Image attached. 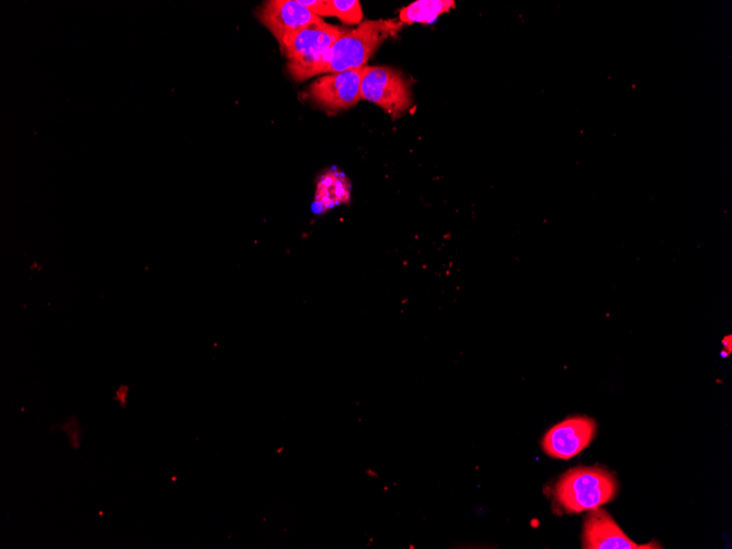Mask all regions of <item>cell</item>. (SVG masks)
Instances as JSON below:
<instances>
[{
    "label": "cell",
    "mask_w": 732,
    "mask_h": 549,
    "mask_svg": "<svg viewBox=\"0 0 732 549\" xmlns=\"http://www.w3.org/2000/svg\"><path fill=\"white\" fill-rule=\"evenodd\" d=\"M260 22L276 39L302 27L323 24L322 18L310 12L299 0H270L258 11Z\"/></svg>",
    "instance_id": "ba28073f"
},
{
    "label": "cell",
    "mask_w": 732,
    "mask_h": 549,
    "mask_svg": "<svg viewBox=\"0 0 732 549\" xmlns=\"http://www.w3.org/2000/svg\"><path fill=\"white\" fill-rule=\"evenodd\" d=\"M596 424L588 416H571L553 425L545 434L544 451L557 459H570L586 448L595 437Z\"/></svg>",
    "instance_id": "8992f818"
},
{
    "label": "cell",
    "mask_w": 732,
    "mask_h": 549,
    "mask_svg": "<svg viewBox=\"0 0 732 549\" xmlns=\"http://www.w3.org/2000/svg\"><path fill=\"white\" fill-rule=\"evenodd\" d=\"M351 191V181L341 170L327 169L317 179L312 210L321 214L336 206L348 204Z\"/></svg>",
    "instance_id": "9c48e42d"
},
{
    "label": "cell",
    "mask_w": 732,
    "mask_h": 549,
    "mask_svg": "<svg viewBox=\"0 0 732 549\" xmlns=\"http://www.w3.org/2000/svg\"><path fill=\"white\" fill-rule=\"evenodd\" d=\"M453 8H455L453 0H418L400 10L399 21L402 24H430Z\"/></svg>",
    "instance_id": "30bf717a"
},
{
    "label": "cell",
    "mask_w": 732,
    "mask_h": 549,
    "mask_svg": "<svg viewBox=\"0 0 732 549\" xmlns=\"http://www.w3.org/2000/svg\"><path fill=\"white\" fill-rule=\"evenodd\" d=\"M330 16L338 18L345 24H361L363 10L357 0H328Z\"/></svg>",
    "instance_id": "8fae6325"
},
{
    "label": "cell",
    "mask_w": 732,
    "mask_h": 549,
    "mask_svg": "<svg viewBox=\"0 0 732 549\" xmlns=\"http://www.w3.org/2000/svg\"><path fill=\"white\" fill-rule=\"evenodd\" d=\"M346 28L329 23L313 24L288 33L277 39L287 58V70L314 61Z\"/></svg>",
    "instance_id": "277c9868"
},
{
    "label": "cell",
    "mask_w": 732,
    "mask_h": 549,
    "mask_svg": "<svg viewBox=\"0 0 732 549\" xmlns=\"http://www.w3.org/2000/svg\"><path fill=\"white\" fill-rule=\"evenodd\" d=\"M58 427L68 436L69 444L75 448L79 449L80 441L82 437V431L79 427L78 420L76 416H71L69 421H65L61 424L54 425L52 431Z\"/></svg>",
    "instance_id": "7c38bea8"
},
{
    "label": "cell",
    "mask_w": 732,
    "mask_h": 549,
    "mask_svg": "<svg viewBox=\"0 0 732 549\" xmlns=\"http://www.w3.org/2000/svg\"><path fill=\"white\" fill-rule=\"evenodd\" d=\"M583 548L585 549H653L662 548L659 544L639 545L629 538L615 519L603 508L588 511L583 527Z\"/></svg>",
    "instance_id": "52a82bcc"
},
{
    "label": "cell",
    "mask_w": 732,
    "mask_h": 549,
    "mask_svg": "<svg viewBox=\"0 0 732 549\" xmlns=\"http://www.w3.org/2000/svg\"><path fill=\"white\" fill-rule=\"evenodd\" d=\"M129 391V387L127 385H121L118 389L116 390L113 400L118 401L121 407L123 409L126 408V402H127V393Z\"/></svg>",
    "instance_id": "5bb4252c"
},
{
    "label": "cell",
    "mask_w": 732,
    "mask_h": 549,
    "mask_svg": "<svg viewBox=\"0 0 732 549\" xmlns=\"http://www.w3.org/2000/svg\"><path fill=\"white\" fill-rule=\"evenodd\" d=\"M617 493V481L598 467H576L561 476L554 488L556 500L568 513L591 511L610 502Z\"/></svg>",
    "instance_id": "7a4b0ae2"
},
{
    "label": "cell",
    "mask_w": 732,
    "mask_h": 549,
    "mask_svg": "<svg viewBox=\"0 0 732 549\" xmlns=\"http://www.w3.org/2000/svg\"><path fill=\"white\" fill-rule=\"evenodd\" d=\"M363 68L320 76L308 88L311 100L329 112L355 105L361 100Z\"/></svg>",
    "instance_id": "5b68a950"
},
{
    "label": "cell",
    "mask_w": 732,
    "mask_h": 549,
    "mask_svg": "<svg viewBox=\"0 0 732 549\" xmlns=\"http://www.w3.org/2000/svg\"><path fill=\"white\" fill-rule=\"evenodd\" d=\"M361 99L380 106L397 118L411 105L410 84L394 68L365 66L361 79Z\"/></svg>",
    "instance_id": "3957f363"
},
{
    "label": "cell",
    "mask_w": 732,
    "mask_h": 549,
    "mask_svg": "<svg viewBox=\"0 0 732 549\" xmlns=\"http://www.w3.org/2000/svg\"><path fill=\"white\" fill-rule=\"evenodd\" d=\"M401 27L402 23L396 20L364 21L356 28L345 30L314 61L288 72L296 81H302L322 73L365 67L376 49Z\"/></svg>",
    "instance_id": "6da1fadb"
},
{
    "label": "cell",
    "mask_w": 732,
    "mask_h": 549,
    "mask_svg": "<svg viewBox=\"0 0 732 549\" xmlns=\"http://www.w3.org/2000/svg\"><path fill=\"white\" fill-rule=\"evenodd\" d=\"M299 2L320 18L330 16L328 0H299Z\"/></svg>",
    "instance_id": "4fadbf2b"
}]
</instances>
